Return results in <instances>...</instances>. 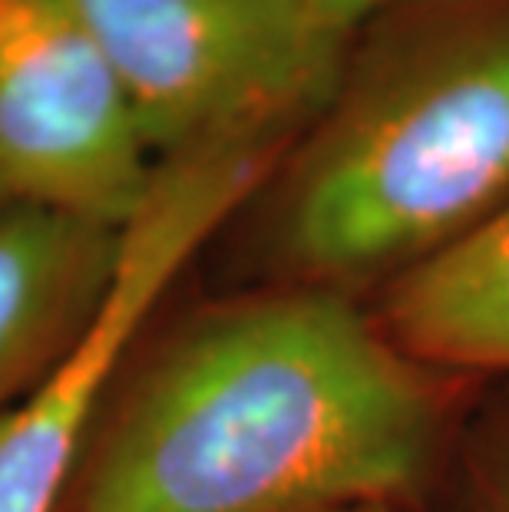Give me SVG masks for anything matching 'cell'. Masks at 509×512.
<instances>
[{"mask_svg": "<svg viewBox=\"0 0 509 512\" xmlns=\"http://www.w3.org/2000/svg\"><path fill=\"white\" fill-rule=\"evenodd\" d=\"M443 397L348 291L275 281L202 304L113 380L60 512H321L397 503Z\"/></svg>", "mask_w": 509, "mask_h": 512, "instance_id": "1", "label": "cell"}, {"mask_svg": "<svg viewBox=\"0 0 509 512\" xmlns=\"http://www.w3.org/2000/svg\"><path fill=\"white\" fill-rule=\"evenodd\" d=\"M123 228L0 205V413L63 361L110 291Z\"/></svg>", "mask_w": 509, "mask_h": 512, "instance_id": "6", "label": "cell"}, {"mask_svg": "<svg viewBox=\"0 0 509 512\" xmlns=\"http://www.w3.org/2000/svg\"><path fill=\"white\" fill-rule=\"evenodd\" d=\"M156 162L77 0H0V189L126 228Z\"/></svg>", "mask_w": 509, "mask_h": 512, "instance_id": "5", "label": "cell"}, {"mask_svg": "<svg viewBox=\"0 0 509 512\" xmlns=\"http://www.w3.org/2000/svg\"><path fill=\"white\" fill-rule=\"evenodd\" d=\"M321 4L344 30L357 34V27H361L364 20H371L377 10L397 4V0H321Z\"/></svg>", "mask_w": 509, "mask_h": 512, "instance_id": "9", "label": "cell"}, {"mask_svg": "<svg viewBox=\"0 0 509 512\" xmlns=\"http://www.w3.org/2000/svg\"><path fill=\"white\" fill-rule=\"evenodd\" d=\"M384 331L424 367L509 370V205L391 281Z\"/></svg>", "mask_w": 509, "mask_h": 512, "instance_id": "7", "label": "cell"}, {"mask_svg": "<svg viewBox=\"0 0 509 512\" xmlns=\"http://www.w3.org/2000/svg\"><path fill=\"white\" fill-rule=\"evenodd\" d=\"M156 166H278L318 119L354 34L321 0H77Z\"/></svg>", "mask_w": 509, "mask_h": 512, "instance_id": "3", "label": "cell"}, {"mask_svg": "<svg viewBox=\"0 0 509 512\" xmlns=\"http://www.w3.org/2000/svg\"><path fill=\"white\" fill-rule=\"evenodd\" d=\"M473 512H509V433L486 456L483 476L476 483Z\"/></svg>", "mask_w": 509, "mask_h": 512, "instance_id": "8", "label": "cell"}, {"mask_svg": "<svg viewBox=\"0 0 509 512\" xmlns=\"http://www.w3.org/2000/svg\"><path fill=\"white\" fill-rule=\"evenodd\" d=\"M268 176L272 169L252 159L156 166L153 192L123 228L110 291L90 328L47 377L0 413V512H60L103 400L162 298Z\"/></svg>", "mask_w": 509, "mask_h": 512, "instance_id": "4", "label": "cell"}, {"mask_svg": "<svg viewBox=\"0 0 509 512\" xmlns=\"http://www.w3.org/2000/svg\"><path fill=\"white\" fill-rule=\"evenodd\" d=\"M321 512H397L394 503H351V506H334Z\"/></svg>", "mask_w": 509, "mask_h": 512, "instance_id": "10", "label": "cell"}, {"mask_svg": "<svg viewBox=\"0 0 509 512\" xmlns=\"http://www.w3.org/2000/svg\"><path fill=\"white\" fill-rule=\"evenodd\" d=\"M275 281L404 275L509 205V0H397L252 195Z\"/></svg>", "mask_w": 509, "mask_h": 512, "instance_id": "2", "label": "cell"}, {"mask_svg": "<svg viewBox=\"0 0 509 512\" xmlns=\"http://www.w3.org/2000/svg\"><path fill=\"white\" fill-rule=\"evenodd\" d=\"M7 202H10V199H7V192H4V189H0V205H7Z\"/></svg>", "mask_w": 509, "mask_h": 512, "instance_id": "11", "label": "cell"}]
</instances>
